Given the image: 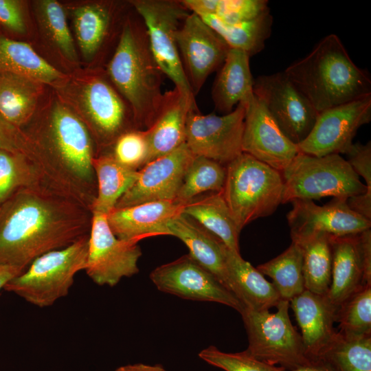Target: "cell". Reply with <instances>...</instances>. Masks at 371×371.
Returning <instances> with one entry per match:
<instances>
[{"label":"cell","instance_id":"cell-2","mask_svg":"<svg viewBox=\"0 0 371 371\" xmlns=\"http://www.w3.org/2000/svg\"><path fill=\"white\" fill-rule=\"evenodd\" d=\"M91 221L90 210L41 185L21 189L0 204V265L26 269L89 235Z\"/></svg>","mask_w":371,"mask_h":371},{"label":"cell","instance_id":"cell-35","mask_svg":"<svg viewBox=\"0 0 371 371\" xmlns=\"http://www.w3.org/2000/svg\"><path fill=\"white\" fill-rule=\"evenodd\" d=\"M270 277L280 298L290 301L306 290L302 269V253L295 242L282 254L256 268Z\"/></svg>","mask_w":371,"mask_h":371},{"label":"cell","instance_id":"cell-49","mask_svg":"<svg viewBox=\"0 0 371 371\" xmlns=\"http://www.w3.org/2000/svg\"><path fill=\"white\" fill-rule=\"evenodd\" d=\"M115 371H126L124 366L117 368Z\"/></svg>","mask_w":371,"mask_h":371},{"label":"cell","instance_id":"cell-39","mask_svg":"<svg viewBox=\"0 0 371 371\" xmlns=\"http://www.w3.org/2000/svg\"><path fill=\"white\" fill-rule=\"evenodd\" d=\"M41 185L30 159L21 153L0 150V204L25 188Z\"/></svg>","mask_w":371,"mask_h":371},{"label":"cell","instance_id":"cell-45","mask_svg":"<svg viewBox=\"0 0 371 371\" xmlns=\"http://www.w3.org/2000/svg\"><path fill=\"white\" fill-rule=\"evenodd\" d=\"M0 150L21 153L30 159L31 158L30 146L22 130L7 120L1 113Z\"/></svg>","mask_w":371,"mask_h":371},{"label":"cell","instance_id":"cell-46","mask_svg":"<svg viewBox=\"0 0 371 371\" xmlns=\"http://www.w3.org/2000/svg\"><path fill=\"white\" fill-rule=\"evenodd\" d=\"M290 371H338V370L328 359L319 357L311 359L304 366Z\"/></svg>","mask_w":371,"mask_h":371},{"label":"cell","instance_id":"cell-10","mask_svg":"<svg viewBox=\"0 0 371 371\" xmlns=\"http://www.w3.org/2000/svg\"><path fill=\"white\" fill-rule=\"evenodd\" d=\"M277 311L244 307L240 313L248 337L250 355L267 364L290 371L309 362L302 339L289 315V301L281 300Z\"/></svg>","mask_w":371,"mask_h":371},{"label":"cell","instance_id":"cell-44","mask_svg":"<svg viewBox=\"0 0 371 371\" xmlns=\"http://www.w3.org/2000/svg\"><path fill=\"white\" fill-rule=\"evenodd\" d=\"M346 155L348 162L359 177L364 179L367 188L364 194L353 196L351 204L359 213L369 214L371 212V142L353 144Z\"/></svg>","mask_w":371,"mask_h":371},{"label":"cell","instance_id":"cell-24","mask_svg":"<svg viewBox=\"0 0 371 371\" xmlns=\"http://www.w3.org/2000/svg\"><path fill=\"white\" fill-rule=\"evenodd\" d=\"M191 110L199 111L196 100L190 98L176 87L164 93L157 117L147 129L150 144L148 163L185 144L186 120Z\"/></svg>","mask_w":371,"mask_h":371},{"label":"cell","instance_id":"cell-33","mask_svg":"<svg viewBox=\"0 0 371 371\" xmlns=\"http://www.w3.org/2000/svg\"><path fill=\"white\" fill-rule=\"evenodd\" d=\"M291 240L302 249L306 290L319 295H327L332 272L330 236L317 233Z\"/></svg>","mask_w":371,"mask_h":371},{"label":"cell","instance_id":"cell-26","mask_svg":"<svg viewBox=\"0 0 371 371\" xmlns=\"http://www.w3.org/2000/svg\"><path fill=\"white\" fill-rule=\"evenodd\" d=\"M168 229L171 236L178 238L188 247L190 256L231 291L223 254L224 244L183 212L171 218Z\"/></svg>","mask_w":371,"mask_h":371},{"label":"cell","instance_id":"cell-11","mask_svg":"<svg viewBox=\"0 0 371 371\" xmlns=\"http://www.w3.org/2000/svg\"><path fill=\"white\" fill-rule=\"evenodd\" d=\"M142 19L152 54L163 72L186 95L195 100L180 60L176 33L190 12L181 0H129Z\"/></svg>","mask_w":371,"mask_h":371},{"label":"cell","instance_id":"cell-22","mask_svg":"<svg viewBox=\"0 0 371 371\" xmlns=\"http://www.w3.org/2000/svg\"><path fill=\"white\" fill-rule=\"evenodd\" d=\"M300 328L302 343L308 358L324 355L333 343L337 330L334 328L338 306L327 295H319L305 290L289 301Z\"/></svg>","mask_w":371,"mask_h":371},{"label":"cell","instance_id":"cell-20","mask_svg":"<svg viewBox=\"0 0 371 371\" xmlns=\"http://www.w3.org/2000/svg\"><path fill=\"white\" fill-rule=\"evenodd\" d=\"M243 104V153L282 172L300 153L297 145L284 135L254 94Z\"/></svg>","mask_w":371,"mask_h":371},{"label":"cell","instance_id":"cell-17","mask_svg":"<svg viewBox=\"0 0 371 371\" xmlns=\"http://www.w3.org/2000/svg\"><path fill=\"white\" fill-rule=\"evenodd\" d=\"M181 65L194 97L223 65L230 47L197 14L190 12L176 33Z\"/></svg>","mask_w":371,"mask_h":371},{"label":"cell","instance_id":"cell-27","mask_svg":"<svg viewBox=\"0 0 371 371\" xmlns=\"http://www.w3.org/2000/svg\"><path fill=\"white\" fill-rule=\"evenodd\" d=\"M223 254L231 291L243 307L256 311L276 307L282 299L273 284L245 260L239 252L232 251L223 245Z\"/></svg>","mask_w":371,"mask_h":371},{"label":"cell","instance_id":"cell-29","mask_svg":"<svg viewBox=\"0 0 371 371\" xmlns=\"http://www.w3.org/2000/svg\"><path fill=\"white\" fill-rule=\"evenodd\" d=\"M47 87L30 76L0 70V113L21 128L34 115Z\"/></svg>","mask_w":371,"mask_h":371},{"label":"cell","instance_id":"cell-34","mask_svg":"<svg viewBox=\"0 0 371 371\" xmlns=\"http://www.w3.org/2000/svg\"><path fill=\"white\" fill-rule=\"evenodd\" d=\"M214 30L230 48L244 51L249 56L260 52L269 37L272 16L269 12L258 17L237 23H225L213 15H198Z\"/></svg>","mask_w":371,"mask_h":371},{"label":"cell","instance_id":"cell-40","mask_svg":"<svg viewBox=\"0 0 371 371\" xmlns=\"http://www.w3.org/2000/svg\"><path fill=\"white\" fill-rule=\"evenodd\" d=\"M339 334L348 337L371 335V285L353 294L338 308Z\"/></svg>","mask_w":371,"mask_h":371},{"label":"cell","instance_id":"cell-47","mask_svg":"<svg viewBox=\"0 0 371 371\" xmlns=\"http://www.w3.org/2000/svg\"><path fill=\"white\" fill-rule=\"evenodd\" d=\"M25 269L22 267L0 265V290L12 279L22 273Z\"/></svg>","mask_w":371,"mask_h":371},{"label":"cell","instance_id":"cell-16","mask_svg":"<svg viewBox=\"0 0 371 371\" xmlns=\"http://www.w3.org/2000/svg\"><path fill=\"white\" fill-rule=\"evenodd\" d=\"M34 21L32 46L48 63L69 74L82 67L62 2L30 1Z\"/></svg>","mask_w":371,"mask_h":371},{"label":"cell","instance_id":"cell-12","mask_svg":"<svg viewBox=\"0 0 371 371\" xmlns=\"http://www.w3.org/2000/svg\"><path fill=\"white\" fill-rule=\"evenodd\" d=\"M245 113L243 103L223 115H202L199 111L191 110L186 120L187 147L194 156L226 166L243 153Z\"/></svg>","mask_w":371,"mask_h":371},{"label":"cell","instance_id":"cell-23","mask_svg":"<svg viewBox=\"0 0 371 371\" xmlns=\"http://www.w3.org/2000/svg\"><path fill=\"white\" fill-rule=\"evenodd\" d=\"M183 205L176 200L148 202L114 208L106 219L117 238L138 243L147 237L171 236L169 221L182 212Z\"/></svg>","mask_w":371,"mask_h":371},{"label":"cell","instance_id":"cell-37","mask_svg":"<svg viewBox=\"0 0 371 371\" xmlns=\"http://www.w3.org/2000/svg\"><path fill=\"white\" fill-rule=\"evenodd\" d=\"M186 8L197 15H213L221 21L237 23L254 19L269 12L265 0H181Z\"/></svg>","mask_w":371,"mask_h":371},{"label":"cell","instance_id":"cell-13","mask_svg":"<svg viewBox=\"0 0 371 371\" xmlns=\"http://www.w3.org/2000/svg\"><path fill=\"white\" fill-rule=\"evenodd\" d=\"M253 93L291 142L297 145L308 135L318 113L284 71L258 76Z\"/></svg>","mask_w":371,"mask_h":371},{"label":"cell","instance_id":"cell-41","mask_svg":"<svg viewBox=\"0 0 371 371\" xmlns=\"http://www.w3.org/2000/svg\"><path fill=\"white\" fill-rule=\"evenodd\" d=\"M0 31L30 44L34 32L30 1L0 0Z\"/></svg>","mask_w":371,"mask_h":371},{"label":"cell","instance_id":"cell-30","mask_svg":"<svg viewBox=\"0 0 371 371\" xmlns=\"http://www.w3.org/2000/svg\"><path fill=\"white\" fill-rule=\"evenodd\" d=\"M182 212L217 237L228 249L240 253L238 231L222 192H212L185 203Z\"/></svg>","mask_w":371,"mask_h":371},{"label":"cell","instance_id":"cell-32","mask_svg":"<svg viewBox=\"0 0 371 371\" xmlns=\"http://www.w3.org/2000/svg\"><path fill=\"white\" fill-rule=\"evenodd\" d=\"M0 70L23 74L49 87L67 75L48 63L32 45L10 38L1 31Z\"/></svg>","mask_w":371,"mask_h":371},{"label":"cell","instance_id":"cell-18","mask_svg":"<svg viewBox=\"0 0 371 371\" xmlns=\"http://www.w3.org/2000/svg\"><path fill=\"white\" fill-rule=\"evenodd\" d=\"M150 278L162 292L184 299L221 303L239 313L244 308L234 293L189 254L155 268Z\"/></svg>","mask_w":371,"mask_h":371},{"label":"cell","instance_id":"cell-5","mask_svg":"<svg viewBox=\"0 0 371 371\" xmlns=\"http://www.w3.org/2000/svg\"><path fill=\"white\" fill-rule=\"evenodd\" d=\"M50 87L86 126L98 155L111 150L121 135L137 128L131 107L104 68L82 67Z\"/></svg>","mask_w":371,"mask_h":371},{"label":"cell","instance_id":"cell-4","mask_svg":"<svg viewBox=\"0 0 371 371\" xmlns=\"http://www.w3.org/2000/svg\"><path fill=\"white\" fill-rule=\"evenodd\" d=\"M284 72L318 113L371 95L368 73L353 63L335 34L323 38Z\"/></svg>","mask_w":371,"mask_h":371},{"label":"cell","instance_id":"cell-25","mask_svg":"<svg viewBox=\"0 0 371 371\" xmlns=\"http://www.w3.org/2000/svg\"><path fill=\"white\" fill-rule=\"evenodd\" d=\"M332 248L331 282L327 297L339 306L367 285L359 234L330 236Z\"/></svg>","mask_w":371,"mask_h":371},{"label":"cell","instance_id":"cell-1","mask_svg":"<svg viewBox=\"0 0 371 371\" xmlns=\"http://www.w3.org/2000/svg\"><path fill=\"white\" fill-rule=\"evenodd\" d=\"M21 129L41 186L91 211L97 195L96 146L84 123L49 86Z\"/></svg>","mask_w":371,"mask_h":371},{"label":"cell","instance_id":"cell-19","mask_svg":"<svg viewBox=\"0 0 371 371\" xmlns=\"http://www.w3.org/2000/svg\"><path fill=\"white\" fill-rule=\"evenodd\" d=\"M194 157L185 143L173 152L148 162L139 170L138 178L118 200L115 208L175 201Z\"/></svg>","mask_w":371,"mask_h":371},{"label":"cell","instance_id":"cell-42","mask_svg":"<svg viewBox=\"0 0 371 371\" xmlns=\"http://www.w3.org/2000/svg\"><path fill=\"white\" fill-rule=\"evenodd\" d=\"M113 157L122 166L140 170L148 163L150 144L147 129H132L121 135L112 146Z\"/></svg>","mask_w":371,"mask_h":371},{"label":"cell","instance_id":"cell-43","mask_svg":"<svg viewBox=\"0 0 371 371\" xmlns=\"http://www.w3.org/2000/svg\"><path fill=\"white\" fill-rule=\"evenodd\" d=\"M200 359L225 371H286L267 364L250 355L246 350L234 353L224 352L210 346L199 353Z\"/></svg>","mask_w":371,"mask_h":371},{"label":"cell","instance_id":"cell-14","mask_svg":"<svg viewBox=\"0 0 371 371\" xmlns=\"http://www.w3.org/2000/svg\"><path fill=\"white\" fill-rule=\"evenodd\" d=\"M138 243L117 238L108 224L106 215L92 214L85 271L100 286H115L123 278L139 272L142 256Z\"/></svg>","mask_w":371,"mask_h":371},{"label":"cell","instance_id":"cell-28","mask_svg":"<svg viewBox=\"0 0 371 371\" xmlns=\"http://www.w3.org/2000/svg\"><path fill=\"white\" fill-rule=\"evenodd\" d=\"M250 56L244 51L230 48L218 69L212 89L215 109L225 114L234 106L245 104L254 94Z\"/></svg>","mask_w":371,"mask_h":371},{"label":"cell","instance_id":"cell-21","mask_svg":"<svg viewBox=\"0 0 371 371\" xmlns=\"http://www.w3.org/2000/svg\"><path fill=\"white\" fill-rule=\"evenodd\" d=\"M291 203L293 207L286 215L291 239L317 233L333 236L357 234L371 227V221L352 210L346 198H333L324 205L311 200Z\"/></svg>","mask_w":371,"mask_h":371},{"label":"cell","instance_id":"cell-9","mask_svg":"<svg viewBox=\"0 0 371 371\" xmlns=\"http://www.w3.org/2000/svg\"><path fill=\"white\" fill-rule=\"evenodd\" d=\"M89 234L61 249L35 259L3 287L39 308L53 305L67 296L74 277L87 267Z\"/></svg>","mask_w":371,"mask_h":371},{"label":"cell","instance_id":"cell-38","mask_svg":"<svg viewBox=\"0 0 371 371\" xmlns=\"http://www.w3.org/2000/svg\"><path fill=\"white\" fill-rule=\"evenodd\" d=\"M321 357L328 359L338 371H371V335L348 337L337 332Z\"/></svg>","mask_w":371,"mask_h":371},{"label":"cell","instance_id":"cell-15","mask_svg":"<svg viewBox=\"0 0 371 371\" xmlns=\"http://www.w3.org/2000/svg\"><path fill=\"white\" fill-rule=\"evenodd\" d=\"M370 120L371 95L322 111L299 150L317 157L347 154L358 129Z\"/></svg>","mask_w":371,"mask_h":371},{"label":"cell","instance_id":"cell-31","mask_svg":"<svg viewBox=\"0 0 371 371\" xmlns=\"http://www.w3.org/2000/svg\"><path fill=\"white\" fill-rule=\"evenodd\" d=\"M93 166L97 180V195L91 212L107 215L135 182L139 170L122 166L109 153L97 155Z\"/></svg>","mask_w":371,"mask_h":371},{"label":"cell","instance_id":"cell-48","mask_svg":"<svg viewBox=\"0 0 371 371\" xmlns=\"http://www.w3.org/2000/svg\"><path fill=\"white\" fill-rule=\"evenodd\" d=\"M126 371H167L160 365H148L144 363H134L124 366Z\"/></svg>","mask_w":371,"mask_h":371},{"label":"cell","instance_id":"cell-3","mask_svg":"<svg viewBox=\"0 0 371 371\" xmlns=\"http://www.w3.org/2000/svg\"><path fill=\"white\" fill-rule=\"evenodd\" d=\"M104 70L131 107L136 128H150L157 117L162 101L164 74L150 51L144 24L133 7L125 18Z\"/></svg>","mask_w":371,"mask_h":371},{"label":"cell","instance_id":"cell-7","mask_svg":"<svg viewBox=\"0 0 371 371\" xmlns=\"http://www.w3.org/2000/svg\"><path fill=\"white\" fill-rule=\"evenodd\" d=\"M82 65L104 68L118 41L129 1H62Z\"/></svg>","mask_w":371,"mask_h":371},{"label":"cell","instance_id":"cell-36","mask_svg":"<svg viewBox=\"0 0 371 371\" xmlns=\"http://www.w3.org/2000/svg\"><path fill=\"white\" fill-rule=\"evenodd\" d=\"M226 167L206 157L194 156L187 168L176 201L185 204L206 192H222Z\"/></svg>","mask_w":371,"mask_h":371},{"label":"cell","instance_id":"cell-8","mask_svg":"<svg viewBox=\"0 0 371 371\" xmlns=\"http://www.w3.org/2000/svg\"><path fill=\"white\" fill-rule=\"evenodd\" d=\"M281 173L282 203L327 196L349 199L367 192L359 175L339 154L317 157L300 152Z\"/></svg>","mask_w":371,"mask_h":371},{"label":"cell","instance_id":"cell-6","mask_svg":"<svg viewBox=\"0 0 371 371\" xmlns=\"http://www.w3.org/2000/svg\"><path fill=\"white\" fill-rule=\"evenodd\" d=\"M225 167L222 194L240 232L250 222L272 214L282 203L281 172L245 153Z\"/></svg>","mask_w":371,"mask_h":371}]
</instances>
